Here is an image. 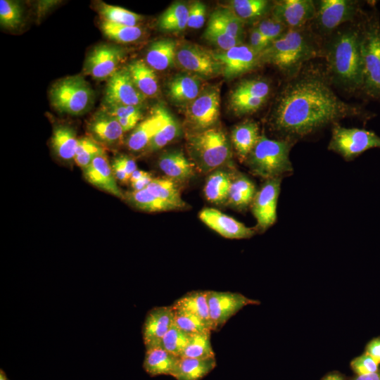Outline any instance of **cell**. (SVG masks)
I'll return each instance as SVG.
<instances>
[{"mask_svg":"<svg viewBox=\"0 0 380 380\" xmlns=\"http://www.w3.org/2000/svg\"><path fill=\"white\" fill-rule=\"evenodd\" d=\"M367 116L360 106L341 100L320 73L306 71L280 91L270 125L280 139L295 144L341 119Z\"/></svg>","mask_w":380,"mask_h":380,"instance_id":"cell-1","label":"cell"},{"mask_svg":"<svg viewBox=\"0 0 380 380\" xmlns=\"http://www.w3.org/2000/svg\"><path fill=\"white\" fill-rule=\"evenodd\" d=\"M361 22L337 32L326 52L327 68L333 79L349 91L362 90L363 65L361 54Z\"/></svg>","mask_w":380,"mask_h":380,"instance_id":"cell-2","label":"cell"},{"mask_svg":"<svg viewBox=\"0 0 380 380\" xmlns=\"http://www.w3.org/2000/svg\"><path fill=\"white\" fill-rule=\"evenodd\" d=\"M319 52L313 38L300 29H288L260 53L261 63H269L293 75Z\"/></svg>","mask_w":380,"mask_h":380,"instance_id":"cell-3","label":"cell"},{"mask_svg":"<svg viewBox=\"0 0 380 380\" xmlns=\"http://www.w3.org/2000/svg\"><path fill=\"white\" fill-rule=\"evenodd\" d=\"M186 146L190 160L202 174L211 173L231 161V146L224 132L217 127L190 134Z\"/></svg>","mask_w":380,"mask_h":380,"instance_id":"cell-4","label":"cell"},{"mask_svg":"<svg viewBox=\"0 0 380 380\" xmlns=\"http://www.w3.org/2000/svg\"><path fill=\"white\" fill-rule=\"evenodd\" d=\"M294 143L284 139H271L262 134L245 162L251 172L265 179L280 178L293 174L289 153Z\"/></svg>","mask_w":380,"mask_h":380,"instance_id":"cell-5","label":"cell"},{"mask_svg":"<svg viewBox=\"0 0 380 380\" xmlns=\"http://www.w3.org/2000/svg\"><path fill=\"white\" fill-rule=\"evenodd\" d=\"M361 54L363 65L362 91L380 101V21L376 13L361 20Z\"/></svg>","mask_w":380,"mask_h":380,"instance_id":"cell-6","label":"cell"},{"mask_svg":"<svg viewBox=\"0 0 380 380\" xmlns=\"http://www.w3.org/2000/svg\"><path fill=\"white\" fill-rule=\"evenodd\" d=\"M49 98L51 105L58 112L79 115L87 112L92 105L94 91L82 77L69 76L53 84Z\"/></svg>","mask_w":380,"mask_h":380,"instance_id":"cell-7","label":"cell"},{"mask_svg":"<svg viewBox=\"0 0 380 380\" xmlns=\"http://www.w3.org/2000/svg\"><path fill=\"white\" fill-rule=\"evenodd\" d=\"M380 148V137L372 131L334 124L328 148L350 161L366 151Z\"/></svg>","mask_w":380,"mask_h":380,"instance_id":"cell-8","label":"cell"},{"mask_svg":"<svg viewBox=\"0 0 380 380\" xmlns=\"http://www.w3.org/2000/svg\"><path fill=\"white\" fill-rule=\"evenodd\" d=\"M220 91L217 88L205 89L191 103L186 105V119L195 132L211 128L220 115Z\"/></svg>","mask_w":380,"mask_h":380,"instance_id":"cell-9","label":"cell"},{"mask_svg":"<svg viewBox=\"0 0 380 380\" xmlns=\"http://www.w3.org/2000/svg\"><path fill=\"white\" fill-rule=\"evenodd\" d=\"M259 303L236 292L208 291L211 331L219 330L245 306Z\"/></svg>","mask_w":380,"mask_h":380,"instance_id":"cell-10","label":"cell"},{"mask_svg":"<svg viewBox=\"0 0 380 380\" xmlns=\"http://www.w3.org/2000/svg\"><path fill=\"white\" fill-rule=\"evenodd\" d=\"M360 11V3L357 1L322 0L317 4L313 19L319 32L327 34L353 20Z\"/></svg>","mask_w":380,"mask_h":380,"instance_id":"cell-11","label":"cell"},{"mask_svg":"<svg viewBox=\"0 0 380 380\" xmlns=\"http://www.w3.org/2000/svg\"><path fill=\"white\" fill-rule=\"evenodd\" d=\"M281 179H265L253 199L251 211L256 220L255 229L263 232L277 220V208Z\"/></svg>","mask_w":380,"mask_h":380,"instance_id":"cell-12","label":"cell"},{"mask_svg":"<svg viewBox=\"0 0 380 380\" xmlns=\"http://www.w3.org/2000/svg\"><path fill=\"white\" fill-rule=\"evenodd\" d=\"M221 67V72L227 79H233L248 72L259 65L260 53L248 44H239L227 50L213 52Z\"/></svg>","mask_w":380,"mask_h":380,"instance_id":"cell-13","label":"cell"},{"mask_svg":"<svg viewBox=\"0 0 380 380\" xmlns=\"http://www.w3.org/2000/svg\"><path fill=\"white\" fill-rule=\"evenodd\" d=\"M176 61L185 70L204 77L221 72V67L213 52L197 44H184L177 49Z\"/></svg>","mask_w":380,"mask_h":380,"instance_id":"cell-14","label":"cell"},{"mask_svg":"<svg viewBox=\"0 0 380 380\" xmlns=\"http://www.w3.org/2000/svg\"><path fill=\"white\" fill-rule=\"evenodd\" d=\"M145 98L136 87L126 67L118 69L108 79L104 97L107 106L140 107Z\"/></svg>","mask_w":380,"mask_h":380,"instance_id":"cell-15","label":"cell"},{"mask_svg":"<svg viewBox=\"0 0 380 380\" xmlns=\"http://www.w3.org/2000/svg\"><path fill=\"white\" fill-rule=\"evenodd\" d=\"M124 55L125 51L120 46L99 45L88 54L84 71L95 80L109 79L118 70Z\"/></svg>","mask_w":380,"mask_h":380,"instance_id":"cell-16","label":"cell"},{"mask_svg":"<svg viewBox=\"0 0 380 380\" xmlns=\"http://www.w3.org/2000/svg\"><path fill=\"white\" fill-rule=\"evenodd\" d=\"M198 217L209 228L227 239H249L255 234V229L246 226L215 208H203Z\"/></svg>","mask_w":380,"mask_h":380,"instance_id":"cell-17","label":"cell"},{"mask_svg":"<svg viewBox=\"0 0 380 380\" xmlns=\"http://www.w3.org/2000/svg\"><path fill=\"white\" fill-rule=\"evenodd\" d=\"M272 16L288 29H300L315 17L316 6L311 0H283L272 6Z\"/></svg>","mask_w":380,"mask_h":380,"instance_id":"cell-18","label":"cell"},{"mask_svg":"<svg viewBox=\"0 0 380 380\" xmlns=\"http://www.w3.org/2000/svg\"><path fill=\"white\" fill-rule=\"evenodd\" d=\"M174 322L172 306L152 308L147 313L143 327L142 336L146 348L160 346V343Z\"/></svg>","mask_w":380,"mask_h":380,"instance_id":"cell-19","label":"cell"},{"mask_svg":"<svg viewBox=\"0 0 380 380\" xmlns=\"http://www.w3.org/2000/svg\"><path fill=\"white\" fill-rule=\"evenodd\" d=\"M83 174L87 181L96 187L118 198L125 197L117 185L112 167L106 153L95 157L83 170Z\"/></svg>","mask_w":380,"mask_h":380,"instance_id":"cell-20","label":"cell"},{"mask_svg":"<svg viewBox=\"0 0 380 380\" xmlns=\"http://www.w3.org/2000/svg\"><path fill=\"white\" fill-rule=\"evenodd\" d=\"M163 106H156L151 115L139 123L128 137L126 145L132 151L146 149L164 121Z\"/></svg>","mask_w":380,"mask_h":380,"instance_id":"cell-21","label":"cell"},{"mask_svg":"<svg viewBox=\"0 0 380 380\" xmlns=\"http://www.w3.org/2000/svg\"><path fill=\"white\" fill-rule=\"evenodd\" d=\"M158 164L165 176L176 183L186 182L194 175V164L179 150L163 153L158 158Z\"/></svg>","mask_w":380,"mask_h":380,"instance_id":"cell-22","label":"cell"},{"mask_svg":"<svg viewBox=\"0 0 380 380\" xmlns=\"http://www.w3.org/2000/svg\"><path fill=\"white\" fill-rule=\"evenodd\" d=\"M88 128L96 141L108 145L119 142L124 134L118 120L105 110L94 115L89 122Z\"/></svg>","mask_w":380,"mask_h":380,"instance_id":"cell-23","label":"cell"},{"mask_svg":"<svg viewBox=\"0 0 380 380\" xmlns=\"http://www.w3.org/2000/svg\"><path fill=\"white\" fill-rule=\"evenodd\" d=\"M201 83L198 77L188 74H178L167 83L169 99L177 104H186L193 101L201 93Z\"/></svg>","mask_w":380,"mask_h":380,"instance_id":"cell-24","label":"cell"},{"mask_svg":"<svg viewBox=\"0 0 380 380\" xmlns=\"http://www.w3.org/2000/svg\"><path fill=\"white\" fill-rule=\"evenodd\" d=\"M180 357L175 355L160 346L146 348L143 367L151 376H172Z\"/></svg>","mask_w":380,"mask_h":380,"instance_id":"cell-25","label":"cell"},{"mask_svg":"<svg viewBox=\"0 0 380 380\" xmlns=\"http://www.w3.org/2000/svg\"><path fill=\"white\" fill-rule=\"evenodd\" d=\"M257 122L250 120L234 127L231 134L232 144L241 161H245L260 137Z\"/></svg>","mask_w":380,"mask_h":380,"instance_id":"cell-26","label":"cell"},{"mask_svg":"<svg viewBox=\"0 0 380 380\" xmlns=\"http://www.w3.org/2000/svg\"><path fill=\"white\" fill-rule=\"evenodd\" d=\"M138 90L145 97H154L159 91L156 74L144 60H135L126 67Z\"/></svg>","mask_w":380,"mask_h":380,"instance_id":"cell-27","label":"cell"},{"mask_svg":"<svg viewBox=\"0 0 380 380\" xmlns=\"http://www.w3.org/2000/svg\"><path fill=\"white\" fill-rule=\"evenodd\" d=\"M177 49L176 42L172 39L157 40L149 46L145 61L154 70H165L175 63Z\"/></svg>","mask_w":380,"mask_h":380,"instance_id":"cell-28","label":"cell"},{"mask_svg":"<svg viewBox=\"0 0 380 380\" xmlns=\"http://www.w3.org/2000/svg\"><path fill=\"white\" fill-rule=\"evenodd\" d=\"M256 191L254 183L247 176L241 173L232 175L227 203L244 210L251 205Z\"/></svg>","mask_w":380,"mask_h":380,"instance_id":"cell-29","label":"cell"},{"mask_svg":"<svg viewBox=\"0 0 380 380\" xmlns=\"http://www.w3.org/2000/svg\"><path fill=\"white\" fill-rule=\"evenodd\" d=\"M215 357L198 359L179 357L172 374L176 380H201L216 367Z\"/></svg>","mask_w":380,"mask_h":380,"instance_id":"cell-30","label":"cell"},{"mask_svg":"<svg viewBox=\"0 0 380 380\" xmlns=\"http://www.w3.org/2000/svg\"><path fill=\"white\" fill-rule=\"evenodd\" d=\"M173 310L191 313L200 318L211 330L208 303V291H193L177 299L171 305Z\"/></svg>","mask_w":380,"mask_h":380,"instance_id":"cell-31","label":"cell"},{"mask_svg":"<svg viewBox=\"0 0 380 380\" xmlns=\"http://www.w3.org/2000/svg\"><path fill=\"white\" fill-rule=\"evenodd\" d=\"M232 175L218 169L208 177L203 192L206 199L215 205L227 203Z\"/></svg>","mask_w":380,"mask_h":380,"instance_id":"cell-32","label":"cell"},{"mask_svg":"<svg viewBox=\"0 0 380 380\" xmlns=\"http://www.w3.org/2000/svg\"><path fill=\"white\" fill-rule=\"evenodd\" d=\"M79 139L75 130L67 125H58L51 137V145L55 153L63 160H74Z\"/></svg>","mask_w":380,"mask_h":380,"instance_id":"cell-33","label":"cell"},{"mask_svg":"<svg viewBox=\"0 0 380 380\" xmlns=\"http://www.w3.org/2000/svg\"><path fill=\"white\" fill-rule=\"evenodd\" d=\"M189 8L183 2L171 4L160 16L158 25L161 30L178 32L187 27Z\"/></svg>","mask_w":380,"mask_h":380,"instance_id":"cell-34","label":"cell"},{"mask_svg":"<svg viewBox=\"0 0 380 380\" xmlns=\"http://www.w3.org/2000/svg\"><path fill=\"white\" fill-rule=\"evenodd\" d=\"M127 201L137 208L146 212H163L179 210L168 203L150 193L146 189L132 191L126 194Z\"/></svg>","mask_w":380,"mask_h":380,"instance_id":"cell-35","label":"cell"},{"mask_svg":"<svg viewBox=\"0 0 380 380\" xmlns=\"http://www.w3.org/2000/svg\"><path fill=\"white\" fill-rule=\"evenodd\" d=\"M244 23L263 16L270 8L266 0H233L228 7Z\"/></svg>","mask_w":380,"mask_h":380,"instance_id":"cell-36","label":"cell"},{"mask_svg":"<svg viewBox=\"0 0 380 380\" xmlns=\"http://www.w3.org/2000/svg\"><path fill=\"white\" fill-rule=\"evenodd\" d=\"M146 189L156 196L175 205L179 210L186 207L177 183L168 178H153Z\"/></svg>","mask_w":380,"mask_h":380,"instance_id":"cell-37","label":"cell"},{"mask_svg":"<svg viewBox=\"0 0 380 380\" xmlns=\"http://www.w3.org/2000/svg\"><path fill=\"white\" fill-rule=\"evenodd\" d=\"M163 124L146 147L147 152L160 149L173 141L180 132V127L171 113L163 108Z\"/></svg>","mask_w":380,"mask_h":380,"instance_id":"cell-38","label":"cell"},{"mask_svg":"<svg viewBox=\"0 0 380 380\" xmlns=\"http://www.w3.org/2000/svg\"><path fill=\"white\" fill-rule=\"evenodd\" d=\"M211 331L192 334L180 357L206 359L215 357L210 342Z\"/></svg>","mask_w":380,"mask_h":380,"instance_id":"cell-39","label":"cell"},{"mask_svg":"<svg viewBox=\"0 0 380 380\" xmlns=\"http://www.w3.org/2000/svg\"><path fill=\"white\" fill-rule=\"evenodd\" d=\"M103 34L119 43H130L139 39L142 30L139 26H127L103 20L101 24Z\"/></svg>","mask_w":380,"mask_h":380,"instance_id":"cell-40","label":"cell"},{"mask_svg":"<svg viewBox=\"0 0 380 380\" xmlns=\"http://www.w3.org/2000/svg\"><path fill=\"white\" fill-rule=\"evenodd\" d=\"M99 11L103 20L127 26H137L143 20L139 14L117 6L101 3Z\"/></svg>","mask_w":380,"mask_h":380,"instance_id":"cell-41","label":"cell"},{"mask_svg":"<svg viewBox=\"0 0 380 380\" xmlns=\"http://www.w3.org/2000/svg\"><path fill=\"white\" fill-rule=\"evenodd\" d=\"M232 37L243 41L244 23L229 8L214 11L210 18Z\"/></svg>","mask_w":380,"mask_h":380,"instance_id":"cell-42","label":"cell"},{"mask_svg":"<svg viewBox=\"0 0 380 380\" xmlns=\"http://www.w3.org/2000/svg\"><path fill=\"white\" fill-rule=\"evenodd\" d=\"M267 99L258 98L234 89L230 96V107L238 115L251 114L258 110Z\"/></svg>","mask_w":380,"mask_h":380,"instance_id":"cell-43","label":"cell"},{"mask_svg":"<svg viewBox=\"0 0 380 380\" xmlns=\"http://www.w3.org/2000/svg\"><path fill=\"white\" fill-rule=\"evenodd\" d=\"M104 153L103 146L94 139L88 137H82L79 139L74 160L84 170L95 157Z\"/></svg>","mask_w":380,"mask_h":380,"instance_id":"cell-44","label":"cell"},{"mask_svg":"<svg viewBox=\"0 0 380 380\" xmlns=\"http://www.w3.org/2000/svg\"><path fill=\"white\" fill-rule=\"evenodd\" d=\"M203 37L220 50H227L242 44V41L230 35L210 18Z\"/></svg>","mask_w":380,"mask_h":380,"instance_id":"cell-45","label":"cell"},{"mask_svg":"<svg viewBox=\"0 0 380 380\" xmlns=\"http://www.w3.org/2000/svg\"><path fill=\"white\" fill-rule=\"evenodd\" d=\"M190 336L179 329L173 322L163 338L160 347L169 353L180 357L189 342Z\"/></svg>","mask_w":380,"mask_h":380,"instance_id":"cell-46","label":"cell"},{"mask_svg":"<svg viewBox=\"0 0 380 380\" xmlns=\"http://www.w3.org/2000/svg\"><path fill=\"white\" fill-rule=\"evenodd\" d=\"M173 310L174 324L185 333L192 335L211 331L198 317L185 311Z\"/></svg>","mask_w":380,"mask_h":380,"instance_id":"cell-47","label":"cell"},{"mask_svg":"<svg viewBox=\"0 0 380 380\" xmlns=\"http://www.w3.org/2000/svg\"><path fill=\"white\" fill-rule=\"evenodd\" d=\"M23 13L20 4L13 1H0V23L3 27L13 30L22 23Z\"/></svg>","mask_w":380,"mask_h":380,"instance_id":"cell-48","label":"cell"},{"mask_svg":"<svg viewBox=\"0 0 380 380\" xmlns=\"http://www.w3.org/2000/svg\"><path fill=\"white\" fill-rule=\"evenodd\" d=\"M235 89L267 100L271 92V86L270 82L265 79L253 78L241 81Z\"/></svg>","mask_w":380,"mask_h":380,"instance_id":"cell-49","label":"cell"},{"mask_svg":"<svg viewBox=\"0 0 380 380\" xmlns=\"http://www.w3.org/2000/svg\"><path fill=\"white\" fill-rule=\"evenodd\" d=\"M256 27L269 44L278 39L286 28L272 15L260 21Z\"/></svg>","mask_w":380,"mask_h":380,"instance_id":"cell-50","label":"cell"},{"mask_svg":"<svg viewBox=\"0 0 380 380\" xmlns=\"http://www.w3.org/2000/svg\"><path fill=\"white\" fill-rule=\"evenodd\" d=\"M379 365V364L366 353L353 359L350 363L353 370L357 375H365L377 372Z\"/></svg>","mask_w":380,"mask_h":380,"instance_id":"cell-51","label":"cell"},{"mask_svg":"<svg viewBox=\"0 0 380 380\" xmlns=\"http://www.w3.org/2000/svg\"><path fill=\"white\" fill-rule=\"evenodd\" d=\"M206 7L201 1H194L189 7L187 27L199 29L205 23Z\"/></svg>","mask_w":380,"mask_h":380,"instance_id":"cell-52","label":"cell"},{"mask_svg":"<svg viewBox=\"0 0 380 380\" xmlns=\"http://www.w3.org/2000/svg\"><path fill=\"white\" fill-rule=\"evenodd\" d=\"M104 110L115 118L142 117L141 110L138 106L113 105L107 106Z\"/></svg>","mask_w":380,"mask_h":380,"instance_id":"cell-53","label":"cell"},{"mask_svg":"<svg viewBox=\"0 0 380 380\" xmlns=\"http://www.w3.org/2000/svg\"><path fill=\"white\" fill-rule=\"evenodd\" d=\"M269 44V42L261 34L256 27L251 30L248 39V46L254 51L260 53Z\"/></svg>","mask_w":380,"mask_h":380,"instance_id":"cell-54","label":"cell"},{"mask_svg":"<svg viewBox=\"0 0 380 380\" xmlns=\"http://www.w3.org/2000/svg\"><path fill=\"white\" fill-rule=\"evenodd\" d=\"M365 353L380 364V337L372 339L366 346Z\"/></svg>","mask_w":380,"mask_h":380,"instance_id":"cell-55","label":"cell"},{"mask_svg":"<svg viewBox=\"0 0 380 380\" xmlns=\"http://www.w3.org/2000/svg\"><path fill=\"white\" fill-rule=\"evenodd\" d=\"M114 160L118 162L125 168L129 177L136 170H137L134 160L130 157L120 155L115 157Z\"/></svg>","mask_w":380,"mask_h":380,"instance_id":"cell-56","label":"cell"},{"mask_svg":"<svg viewBox=\"0 0 380 380\" xmlns=\"http://www.w3.org/2000/svg\"><path fill=\"white\" fill-rule=\"evenodd\" d=\"M111 167L115 179L124 183L129 180L130 177L127 173L125 168L114 159L113 160Z\"/></svg>","mask_w":380,"mask_h":380,"instance_id":"cell-57","label":"cell"},{"mask_svg":"<svg viewBox=\"0 0 380 380\" xmlns=\"http://www.w3.org/2000/svg\"><path fill=\"white\" fill-rule=\"evenodd\" d=\"M116 119L122 127L124 132H125L135 128L138 122L141 119V117L136 116Z\"/></svg>","mask_w":380,"mask_h":380,"instance_id":"cell-58","label":"cell"},{"mask_svg":"<svg viewBox=\"0 0 380 380\" xmlns=\"http://www.w3.org/2000/svg\"><path fill=\"white\" fill-rule=\"evenodd\" d=\"M153 178L149 173L145 175L138 181L132 183V186L134 191H140L146 189L148 185L151 183Z\"/></svg>","mask_w":380,"mask_h":380,"instance_id":"cell-59","label":"cell"},{"mask_svg":"<svg viewBox=\"0 0 380 380\" xmlns=\"http://www.w3.org/2000/svg\"><path fill=\"white\" fill-rule=\"evenodd\" d=\"M351 380H380V372L365 374V375H357V376L353 378Z\"/></svg>","mask_w":380,"mask_h":380,"instance_id":"cell-60","label":"cell"},{"mask_svg":"<svg viewBox=\"0 0 380 380\" xmlns=\"http://www.w3.org/2000/svg\"><path fill=\"white\" fill-rule=\"evenodd\" d=\"M147 174V172L137 169L131 175L129 181L131 182V183L135 182L144 177Z\"/></svg>","mask_w":380,"mask_h":380,"instance_id":"cell-61","label":"cell"},{"mask_svg":"<svg viewBox=\"0 0 380 380\" xmlns=\"http://www.w3.org/2000/svg\"><path fill=\"white\" fill-rule=\"evenodd\" d=\"M322 380H343V379L338 373H331L327 375Z\"/></svg>","mask_w":380,"mask_h":380,"instance_id":"cell-62","label":"cell"},{"mask_svg":"<svg viewBox=\"0 0 380 380\" xmlns=\"http://www.w3.org/2000/svg\"><path fill=\"white\" fill-rule=\"evenodd\" d=\"M0 380H8L5 372L2 369L0 371Z\"/></svg>","mask_w":380,"mask_h":380,"instance_id":"cell-63","label":"cell"}]
</instances>
